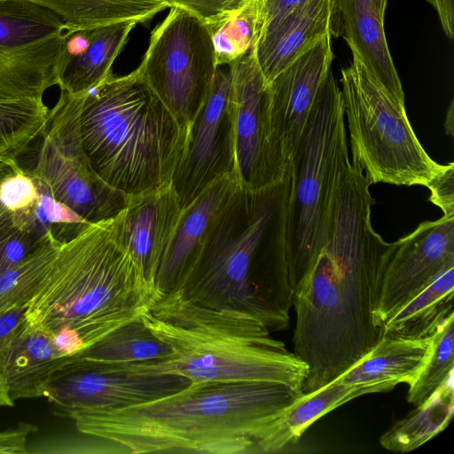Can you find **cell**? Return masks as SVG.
<instances>
[{
	"mask_svg": "<svg viewBox=\"0 0 454 454\" xmlns=\"http://www.w3.org/2000/svg\"><path fill=\"white\" fill-rule=\"evenodd\" d=\"M371 184L359 170L341 175L328 242L294 293V354L308 365L303 394L332 382L379 340L373 318L378 270L388 244L371 223Z\"/></svg>",
	"mask_w": 454,
	"mask_h": 454,
	"instance_id": "cell-1",
	"label": "cell"
},
{
	"mask_svg": "<svg viewBox=\"0 0 454 454\" xmlns=\"http://www.w3.org/2000/svg\"><path fill=\"white\" fill-rule=\"evenodd\" d=\"M302 395L276 382H197L139 405L62 416L79 432L133 454H262L271 425Z\"/></svg>",
	"mask_w": 454,
	"mask_h": 454,
	"instance_id": "cell-2",
	"label": "cell"
},
{
	"mask_svg": "<svg viewBox=\"0 0 454 454\" xmlns=\"http://www.w3.org/2000/svg\"><path fill=\"white\" fill-rule=\"evenodd\" d=\"M290 187L289 162L278 183L238 186L176 289L201 306L248 313L270 332L286 329L294 296L285 242Z\"/></svg>",
	"mask_w": 454,
	"mask_h": 454,
	"instance_id": "cell-3",
	"label": "cell"
},
{
	"mask_svg": "<svg viewBox=\"0 0 454 454\" xmlns=\"http://www.w3.org/2000/svg\"><path fill=\"white\" fill-rule=\"evenodd\" d=\"M140 320L168 347L170 356L114 366L137 373L176 374L191 383L276 382L302 391L308 365L248 313L196 304L177 289H154Z\"/></svg>",
	"mask_w": 454,
	"mask_h": 454,
	"instance_id": "cell-4",
	"label": "cell"
},
{
	"mask_svg": "<svg viewBox=\"0 0 454 454\" xmlns=\"http://www.w3.org/2000/svg\"><path fill=\"white\" fill-rule=\"evenodd\" d=\"M112 220L61 244L27 302V324L50 334L72 332L86 348L140 318L154 287L116 239Z\"/></svg>",
	"mask_w": 454,
	"mask_h": 454,
	"instance_id": "cell-5",
	"label": "cell"
},
{
	"mask_svg": "<svg viewBox=\"0 0 454 454\" xmlns=\"http://www.w3.org/2000/svg\"><path fill=\"white\" fill-rule=\"evenodd\" d=\"M188 129L136 70L88 91L80 113L87 160L108 186L133 197L171 184Z\"/></svg>",
	"mask_w": 454,
	"mask_h": 454,
	"instance_id": "cell-6",
	"label": "cell"
},
{
	"mask_svg": "<svg viewBox=\"0 0 454 454\" xmlns=\"http://www.w3.org/2000/svg\"><path fill=\"white\" fill-rule=\"evenodd\" d=\"M348 162L341 92L331 68L289 160L285 242L293 293L328 242L336 189Z\"/></svg>",
	"mask_w": 454,
	"mask_h": 454,
	"instance_id": "cell-7",
	"label": "cell"
},
{
	"mask_svg": "<svg viewBox=\"0 0 454 454\" xmlns=\"http://www.w3.org/2000/svg\"><path fill=\"white\" fill-rule=\"evenodd\" d=\"M341 69V98L352 162L371 184L423 185L445 168L432 160L417 138L405 106L371 74L358 55Z\"/></svg>",
	"mask_w": 454,
	"mask_h": 454,
	"instance_id": "cell-8",
	"label": "cell"
},
{
	"mask_svg": "<svg viewBox=\"0 0 454 454\" xmlns=\"http://www.w3.org/2000/svg\"><path fill=\"white\" fill-rule=\"evenodd\" d=\"M216 67L207 26L190 12L170 7L152 32L136 72L188 129L207 98Z\"/></svg>",
	"mask_w": 454,
	"mask_h": 454,
	"instance_id": "cell-9",
	"label": "cell"
},
{
	"mask_svg": "<svg viewBox=\"0 0 454 454\" xmlns=\"http://www.w3.org/2000/svg\"><path fill=\"white\" fill-rule=\"evenodd\" d=\"M84 96L60 90L38 138L34 166L25 171L42 182L53 198L94 223L114 218L129 197L105 184L87 160L80 135Z\"/></svg>",
	"mask_w": 454,
	"mask_h": 454,
	"instance_id": "cell-10",
	"label": "cell"
},
{
	"mask_svg": "<svg viewBox=\"0 0 454 454\" xmlns=\"http://www.w3.org/2000/svg\"><path fill=\"white\" fill-rule=\"evenodd\" d=\"M66 26L29 0H0V97L43 98L58 85Z\"/></svg>",
	"mask_w": 454,
	"mask_h": 454,
	"instance_id": "cell-11",
	"label": "cell"
},
{
	"mask_svg": "<svg viewBox=\"0 0 454 454\" xmlns=\"http://www.w3.org/2000/svg\"><path fill=\"white\" fill-rule=\"evenodd\" d=\"M228 66L235 180L239 187L262 189L283 180L288 165L272 127L268 84L253 48Z\"/></svg>",
	"mask_w": 454,
	"mask_h": 454,
	"instance_id": "cell-12",
	"label": "cell"
},
{
	"mask_svg": "<svg viewBox=\"0 0 454 454\" xmlns=\"http://www.w3.org/2000/svg\"><path fill=\"white\" fill-rule=\"evenodd\" d=\"M454 267V215L424 221L388 244L374 288L373 318L380 329L403 305L446 269Z\"/></svg>",
	"mask_w": 454,
	"mask_h": 454,
	"instance_id": "cell-13",
	"label": "cell"
},
{
	"mask_svg": "<svg viewBox=\"0 0 454 454\" xmlns=\"http://www.w3.org/2000/svg\"><path fill=\"white\" fill-rule=\"evenodd\" d=\"M191 381L176 374H145L112 364L67 357L48 383L43 396L63 415L81 408H123L176 393Z\"/></svg>",
	"mask_w": 454,
	"mask_h": 454,
	"instance_id": "cell-14",
	"label": "cell"
},
{
	"mask_svg": "<svg viewBox=\"0 0 454 454\" xmlns=\"http://www.w3.org/2000/svg\"><path fill=\"white\" fill-rule=\"evenodd\" d=\"M230 68L217 66L207 98L189 126L180 161L171 184L182 209L215 181L235 179L233 114Z\"/></svg>",
	"mask_w": 454,
	"mask_h": 454,
	"instance_id": "cell-15",
	"label": "cell"
},
{
	"mask_svg": "<svg viewBox=\"0 0 454 454\" xmlns=\"http://www.w3.org/2000/svg\"><path fill=\"white\" fill-rule=\"evenodd\" d=\"M334 58L331 35L317 41L268 84L271 122L288 162Z\"/></svg>",
	"mask_w": 454,
	"mask_h": 454,
	"instance_id": "cell-16",
	"label": "cell"
},
{
	"mask_svg": "<svg viewBox=\"0 0 454 454\" xmlns=\"http://www.w3.org/2000/svg\"><path fill=\"white\" fill-rule=\"evenodd\" d=\"M182 210L179 197L170 184L129 197L125 208L112 220L116 239L153 287Z\"/></svg>",
	"mask_w": 454,
	"mask_h": 454,
	"instance_id": "cell-17",
	"label": "cell"
},
{
	"mask_svg": "<svg viewBox=\"0 0 454 454\" xmlns=\"http://www.w3.org/2000/svg\"><path fill=\"white\" fill-rule=\"evenodd\" d=\"M331 37H342L364 67L396 101L404 92L394 65L382 18L372 0H332Z\"/></svg>",
	"mask_w": 454,
	"mask_h": 454,
	"instance_id": "cell-18",
	"label": "cell"
},
{
	"mask_svg": "<svg viewBox=\"0 0 454 454\" xmlns=\"http://www.w3.org/2000/svg\"><path fill=\"white\" fill-rule=\"evenodd\" d=\"M331 9L332 0H307L260 29L253 51L267 84L330 35Z\"/></svg>",
	"mask_w": 454,
	"mask_h": 454,
	"instance_id": "cell-19",
	"label": "cell"
},
{
	"mask_svg": "<svg viewBox=\"0 0 454 454\" xmlns=\"http://www.w3.org/2000/svg\"><path fill=\"white\" fill-rule=\"evenodd\" d=\"M135 22L66 30L58 85L72 95H84L112 75V66Z\"/></svg>",
	"mask_w": 454,
	"mask_h": 454,
	"instance_id": "cell-20",
	"label": "cell"
},
{
	"mask_svg": "<svg viewBox=\"0 0 454 454\" xmlns=\"http://www.w3.org/2000/svg\"><path fill=\"white\" fill-rule=\"evenodd\" d=\"M238 186L233 177H222L182 210L158 269L154 289L164 292L178 286Z\"/></svg>",
	"mask_w": 454,
	"mask_h": 454,
	"instance_id": "cell-21",
	"label": "cell"
},
{
	"mask_svg": "<svg viewBox=\"0 0 454 454\" xmlns=\"http://www.w3.org/2000/svg\"><path fill=\"white\" fill-rule=\"evenodd\" d=\"M67 357L50 333L24 319L12 341L0 351V382L13 402L43 396Z\"/></svg>",
	"mask_w": 454,
	"mask_h": 454,
	"instance_id": "cell-22",
	"label": "cell"
},
{
	"mask_svg": "<svg viewBox=\"0 0 454 454\" xmlns=\"http://www.w3.org/2000/svg\"><path fill=\"white\" fill-rule=\"evenodd\" d=\"M431 343V336L405 339L380 335L364 357L335 380L363 387L369 394L391 391L400 383L410 386L419 374Z\"/></svg>",
	"mask_w": 454,
	"mask_h": 454,
	"instance_id": "cell-23",
	"label": "cell"
},
{
	"mask_svg": "<svg viewBox=\"0 0 454 454\" xmlns=\"http://www.w3.org/2000/svg\"><path fill=\"white\" fill-rule=\"evenodd\" d=\"M454 267L446 269L382 325L381 334L405 339L431 336L453 311Z\"/></svg>",
	"mask_w": 454,
	"mask_h": 454,
	"instance_id": "cell-24",
	"label": "cell"
},
{
	"mask_svg": "<svg viewBox=\"0 0 454 454\" xmlns=\"http://www.w3.org/2000/svg\"><path fill=\"white\" fill-rule=\"evenodd\" d=\"M369 394L360 386H350L336 380L308 394L285 411L271 425L263 442L262 454L280 452L294 443L316 420L343 403Z\"/></svg>",
	"mask_w": 454,
	"mask_h": 454,
	"instance_id": "cell-25",
	"label": "cell"
},
{
	"mask_svg": "<svg viewBox=\"0 0 454 454\" xmlns=\"http://www.w3.org/2000/svg\"><path fill=\"white\" fill-rule=\"evenodd\" d=\"M57 14L67 30L120 22L145 23L169 7L168 0H29Z\"/></svg>",
	"mask_w": 454,
	"mask_h": 454,
	"instance_id": "cell-26",
	"label": "cell"
},
{
	"mask_svg": "<svg viewBox=\"0 0 454 454\" xmlns=\"http://www.w3.org/2000/svg\"><path fill=\"white\" fill-rule=\"evenodd\" d=\"M454 411L453 374L422 404L395 421L380 438L387 450L410 452L443 431Z\"/></svg>",
	"mask_w": 454,
	"mask_h": 454,
	"instance_id": "cell-27",
	"label": "cell"
},
{
	"mask_svg": "<svg viewBox=\"0 0 454 454\" xmlns=\"http://www.w3.org/2000/svg\"><path fill=\"white\" fill-rule=\"evenodd\" d=\"M49 111L43 98L0 97V162L21 168L19 159L42 136Z\"/></svg>",
	"mask_w": 454,
	"mask_h": 454,
	"instance_id": "cell-28",
	"label": "cell"
},
{
	"mask_svg": "<svg viewBox=\"0 0 454 454\" xmlns=\"http://www.w3.org/2000/svg\"><path fill=\"white\" fill-rule=\"evenodd\" d=\"M170 354L168 347L139 318L118 327L69 357L95 364H128L161 360Z\"/></svg>",
	"mask_w": 454,
	"mask_h": 454,
	"instance_id": "cell-29",
	"label": "cell"
},
{
	"mask_svg": "<svg viewBox=\"0 0 454 454\" xmlns=\"http://www.w3.org/2000/svg\"><path fill=\"white\" fill-rule=\"evenodd\" d=\"M260 25V0H245L239 7L207 26L217 66L229 65L251 50Z\"/></svg>",
	"mask_w": 454,
	"mask_h": 454,
	"instance_id": "cell-30",
	"label": "cell"
},
{
	"mask_svg": "<svg viewBox=\"0 0 454 454\" xmlns=\"http://www.w3.org/2000/svg\"><path fill=\"white\" fill-rule=\"evenodd\" d=\"M61 244L50 234L27 257L0 274V312L28 302Z\"/></svg>",
	"mask_w": 454,
	"mask_h": 454,
	"instance_id": "cell-31",
	"label": "cell"
},
{
	"mask_svg": "<svg viewBox=\"0 0 454 454\" xmlns=\"http://www.w3.org/2000/svg\"><path fill=\"white\" fill-rule=\"evenodd\" d=\"M432 343L427 360L412 384L407 401L422 404L453 374L454 313H451L431 335Z\"/></svg>",
	"mask_w": 454,
	"mask_h": 454,
	"instance_id": "cell-32",
	"label": "cell"
},
{
	"mask_svg": "<svg viewBox=\"0 0 454 454\" xmlns=\"http://www.w3.org/2000/svg\"><path fill=\"white\" fill-rule=\"evenodd\" d=\"M35 181L38 191L36 203L51 227V235L57 240L66 242L91 223L68 205L53 198L42 182Z\"/></svg>",
	"mask_w": 454,
	"mask_h": 454,
	"instance_id": "cell-33",
	"label": "cell"
},
{
	"mask_svg": "<svg viewBox=\"0 0 454 454\" xmlns=\"http://www.w3.org/2000/svg\"><path fill=\"white\" fill-rule=\"evenodd\" d=\"M43 241L18 227L12 214L0 223V274L22 261Z\"/></svg>",
	"mask_w": 454,
	"mask_h": 454,
	"instance_id": "cell-34",
	"label": "cell"
},
{
	"mask_svg": "<svg viewBox=\"0 0 454 454\" xmlns=\"http://www.w3.org/2000/svg\"><path fill=\"white\" fill-rule=\"evenodd\" d=\"M37 196L35 179L22 168L10 174L0 183V204L9 212L30 207Z\"/></svg>",
	"mask_w": 454,
	"mask_h": 454,
	"instance_id": "cell-35",
	"label": "cell"
},
{
	"mask_svg": "<svg viewBox=\"0 0 454 454\" xmlns=\"http://www.w3.org/2000/svg\"><path fill=\"white\" fill-rule=\"evenodd\" d=\"M170 7L183 9L207 26L212 25L241 5L245 0H168Z\"/></svg>",
	"mask_w": 454,
	"mask_h": 454,
	"instance_id": "cell-36",
	"label": "cell"
},
{
	"mask_svg": "<svg viewBox=\"0 0 454 454\" xmlns=\"http://www.w3.org/2000/svg\"><path fill=\"white\" fill-rule=\"evenodd\" d=\"M429 201L440 207L443 215H454V164L450 162L427 186Z\"/></svg>",
	"mask_w": 454,
	"mask_h": 454,
	"instance_id": "cell-37",
	"label": "cell"
},
{
	"mask_svg": "<svg viewBox=\"0 0 454 454\" xmlns=\"http://www.w3.org/2000/svg\"><path fill=\"white\" fill-rule=\"evenodd\" d=\"M37 430L36 426L20 422L15 428L0 432L1 454H27L28 436Z\"/></svg>",
	"mask_w": 454,
	"mask_h": 454,
	"instance_id": "cell-38",
	"label": "cell"
},
{
	"mask_svg": "<svg viewBox=\"0 0 454 454\" xmlns=\"http://www.w3.org/2000/svg\"><path fill=\"white\" fill-rule=\"evenodd\" d=\"M27 303L12 306L0 312V351L12 341L25 319Z\"/></svg>",
	"mask_w": 454,
	"mask_h": 454,
	"instance_id": "cell-39",
	"label": "cell"
},
{
	"mask_svg": "<svg viewBox=\"0 0 454 454\" xmlns=\"http://www.w3.org/2000/svg\"><path fill=\"white\" fill-rule=\"evenodd\" d=\"M306 1L307 0H260V29L266 24L278 20L290 10Z\"/></svg>",
	"mask_w": 454,
	"mask_h": 454,
	"instance_id": "cell-40",
	"label": "cell"
},
{
	"mask_svg": "<svg viewBox=\"0 0 454 454\" xmlns=\"http://www.w3.org/2000/svg\"><path fill=\"white\" fill-rule=\"evenodd\" d=\"M436 12L442 28L450 39L454 38V0H425Z\"/></svg>",
	"mask_w": 454,
	"mask_h": 454,
	"instance_id": "cell-41",
	"label": "cell"
},
{
	"mask_svg": "<svg viewBox=\"0 0 454 454\" xmlns=\"http://www.w3.org/2000/svg\"><path fill=\"white\" fill-rule=\"evenodd\" d=\"M12 406L13 401L9 397L5 388L3 386H0V408Z\"/></svg>",
	"mask_w": 454,
	"mask_h": 454,
	"instance_id": "cell-42",
	"label": "cell"
},
{
	"mask_svg": "<svg viewBox=\"0 0 454 454\" xmlns=\"http://www.w3.org/2000/svg\"><path fill=\"white\" fill-rule=\"evenodd\" d=\"M379 14L385 19V12L387 8V0H372Z\"/></svg>",
	"mask_w": 454,
	"mask_h": 454,
	"instance_id": "cell-43",
	"label": "cell"
},
{
	"mask_svg": "<svg viewBox=\"0 0 454 454\" xmlns=\"http://www.w3.org/2000/svg\"><path fill=\"white\" fill-rule=\"evenodd\" d=\"M15 170L9 165L0 162V183L2 180L9 176L10 174L13 173Z\"/></svg>",
	"mask_w": 454,
	"mask_h": 454,
	"instance_id": "cell-44",
	"label": "cell"
},
{
	"mask_svg": "<svg viewBox=\"0 0 454 454\" xmlns=\"http://www.w3.org/2000/svg\"><path fill=\"white\" fill-rule=\"evenodd\" d=\"M12 215V212H9L6 210L1 204H0V223L4 221L6 218H8Z\"/></svg>",
	"mask_w": 454,
	"mask_h": 454,
	"instance_id": "cell-45",
	"label": "cell"
},
{
	"mask_svg": "<svg viewBox=\"0 0 454 454\" xmlns=\"http://www.w3.org/2000/svg\"><path fill=\"white\" fill-rule=\"evenodd\" d=\"M0 386H3V385L1 384V382H0ZM3 387H4V386H3Z\"/></svg>",
	"mask_w": 454,
	"mask_h": 454,
	"instance_id": "cell-46",
	"label": "cell"
}]
</instances>
